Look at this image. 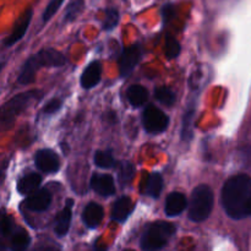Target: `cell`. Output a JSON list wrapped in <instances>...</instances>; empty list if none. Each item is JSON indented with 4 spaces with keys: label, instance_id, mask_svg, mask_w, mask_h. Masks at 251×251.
<instances>
[{
    "label": "cell",
    "instance_id": "3957f363",
    "mask_svg": "<svg viewBox=\"0 0 251 251\" xmlns=\"http://www.w3.org/2000/svg\"><path fill=\"white\" fill-rule=\"evenodd\" d=\"M39 91H27L15 96L0 107V131H6L14 126L16 118L27 109L32 103L41 98Z\"/></svg>",
    "mask_w": 251,
    "mask_h": 251
},
{
    "label": "cell",
    "instance_id": "d4e9b609",
    "mask_svg": "<svg viewBox=\"0 0 251 251\" xmlns=\"http://www.w3.org/2000/svg\"><path fill=\"white\" fill-rule=\"evenodd\" d=\"M135 168L131 163L129 162H123L120 163L119 168H118V178H119V181L122 185H125V184L130 183L134 176Z\"/></svg>",
    "mask_w": 251,
    "mask_h": 251
},
{
    "label": "cell",
    "instance_id": "9a60e30c",
    "mask_svg": "<svg viewBox=\"0 0 251 251\" xmlns=\"http://www.w3.org/2000/svg\"><path fill=\"white\" fill-rule=\"evenodd\" d=\"M188 201L184 194L181 193H171L166 200V215L168 217H176L179 216L186 208Z\"/></svg>",
    "mask_w": 251,
    "mask_h": 251
},
{
    "label": "cell",
    "instance_id": "2e32d148",
    "mask_svg": "<svg viewBox=\"0 0 251 251\" xmlns=\"http://www.w3.org/2000/svg\"><path fill=\"white\" fill-rule=\"evenodd\" d=\"M74 201L71 199L66 200L65 206L61 210V212L59 213L58 218L55 221V227H54V232L59 237H64L66 233L69 232V228H70L71 223V210H73Z\"/></svg>",
    "mask_w": 251,
    "mask_h": 251
},
{
    "label": "cell",
    "instance_id": "4dcf8cb0",
    "mask_svg": "<svg viewBox=\"0 0 251 251\" xmlns=\"http://www.w3.org/2000/svg\"><path fill=\"white\" fill-rule=\"evenodd\" d=\"M172 14H173V6L172 5H167V6L163 7V17L166 21L171 19Z\"/></svg>",
    "mask_w": 251,
    "mask_h": 251
},
{
    "label": "cell",
    "instance_id": "277c9868",
    "mask_svg": "<svg viewBox=\"0 0 251 251\" xmlns=\"http://www.w3.org/2000/svg\"><path fill=\"white\" fill-rule=\"evenodd\" d=\"M176 228L173 223L158 221L146 227L141 237V249L144 251H159L163 249L176 233Z\"/></svg>",
    "mask_w": 251,
    "mask_h": 251
},
{
    "label": "cell",
    "instance_id": "ffe728a7",
    "mask_svg": "<svg viewBox=\"0 0 251 251\" xmlns=\"http://www.w3.org/2000/svg\"><path fill=\"white\" fill-rule=\"evenodd\" d=\"M194 119H195V107L191 105L183 115V126H181V139L190 142L194 136Z\"/></svg>",
    "mask_w": 251,
    "mask_h": 251
},
{
    "label": "cell",
    "instance_id": "7c38bea8",
    "mask_svg": "<svg viewBox=\"0 0 251 251\" xmlns=\"http://www.w3.org/2000/svg\"><path fill=\"white\" fill-rule=\"evenodd\" d=\"M91 188L100 196H112L115 193L114 179L109 174H95L91 179Z\"/></svg>",
    "mask_w": 251,
    "mask_h": 251
},
{
    "label": "cell",
    "instance_id": "603a6c76",
    "mask_svg": "<svg viewBox=\"0 0 251 251\" xmlns=\"http://www.w3.org/2000/svg\"><path fill=\"white\" fill-rule=\"evenodd\" d=\"M83 6H85V1L83 0H71L69 2L68 7L65 10V15H64V21L65 22H73L78 17V15L82 12Z\"/></svg>",
    "mask_w": 251,
    "mask_h": 251
},
{
    "label": "cell",
    "instance_id": "ac0fdd59",
    "mask_svg": "<svg viewBox=\"0 0 251 251\" xmlns=\"http://www.w3.org/2000/svg\"><path fill=\"white\" fill-rule=\"evenodd\" d=\"M162 189H163V178H162V176L158 173H152L147 176L141 191L144 195L157 199L161 195Z\"/></svg>",
    "mask_w": 251,
    "mask_h": 251
},
{
    "label": "cell",
    "instance_id": "8fae6325",
    "mask_svg": "<svg viewBox=\"0 0 251 251\" xmlns=\"http://www.w3.org/2000/svg\"><path fill=\"white\" fill-rule=\"evenodd\" d=\"M51 202V195L47 189H38L27 198L26 207L33 212H43Z\"/></svg>",
    "mask_w": 251,
    "mask_h": 251
},
{
    "label": "cell",
    "instance_id": "7a4b0ae2",
    "mask_svg": "<svg viewBox=\"0 0 251 251\" xmlns=\"http://www.w3.org/2000/svg\"><path fill=\"white\" fill-rule=\"evenodd\" d=\"M65 61V56L60 51L51 48L42 49L38 53L27 59L26 63L22 66L17 81L20 85H29L34 81L37 71L41 68H50V66L58 68V66H63Z\"/></svg>",
    "mask_w": 251,
    "mask_h": 251
},
{
    "label": "cell",
    "instance_id": "6da1fadb",
    "mask_svg": "<svg viewBox=\"0 0 251 251\" xmlns=\"http://www.w3.org/2000/svg\"><path fill=\"white\" fill-rule=\"evenodd\" d=\"M251 200V178L238 174L226 181L222 189V205L226 213L233 220L248 217V206Z\"/></svg>",
    "mask_w": 251,
    "mask_h": 251
},
{
    "label": "cell",
    "instance_id": "9c48e42d",
    "mask_svg": "<svg viewBox=\"0 0 251 251\" xmlns=\"http://www.w3.org/2000/svg\"><path fill=\"white\" fill-rule=\"evenodd\" d=\"M34 163L37 168L44 173H55L60 168V162L55 152L51 150H39L34 154Z\"/></svg>",
    "mask_w": 251,
    "mask_h": 251
},
{
    "label": "cell",
    "instance_id": "30bf717a",
    "mask_svg": "<svg viewBox=\"0 0 251 251\" xmlns=\"http://www.w3.org/2000/svg\"><path fill=\"white\" fill-rule=\"evenodd\" d=\"M32 15H33V11L32 9H27L24 14L20 16V19L17 20V22L15 24L14 29L10 33V36L5 39V46L11 47L14 46L15 43L20 41V39L24 38V36L26 34L27 29H28L29 24H31Z\"/></svg>",
    "mask_w": 251,
    "mask_h": 251
},
{
    "label": "cell",
    "instance_id": "e575fe53",
    "mask_svg": "<svg viewBox=\"0 0 251 251\" xmlns=\"http://www.w3.org/2000/svg\"><path fill=\"white\" fill-rule=\"evenodd\" d=\"M4 66H5L4 61H0V73H1V70L4 69Z\"/></svg>",
    "mask_w": 251,
    "mask_h": 251
},
{
    "label": "cell",
    "instance_id": "d6a6232c",
    "mask_svg": "<svg viewBox=\"0 0 251 251\" xmlns=\"http://www.w3.org/2000/svg\"><path fill=\"white\" fill-rule=\"evenodd\" d=\"M38 251H59V249L54 247H44V248H41Z\"/></svg>",
    "mask_w": 251,
    "mask_h": 251
},
{
    "label": "cell",
    "instance_id": "f1b7e54d",
    "mask_svg": "<svg viewBox=\"0 0 251 251\" xmlns=\"http://www.w3.org/2000/svg\"><path fill=\"white\" fill-rule=\"evenodd\" d=\"M63 2H64V0H50L43 12V22H48L49 20H50L51 17L56 14V11L60 9V6L63 5Z\"/></svg>",
    "mask_w": 251,
    "mask_h": 251
},
{
    "label": "cell",
    "instance_id": "83f0119b",
    "mask_svg": "<svg viewBox=\"0 0 251 251\" xmlns=\"http://www.w3.org/2000/svg\"><path fill=\"white\" fill-rule=\"evenodd\" d=\"M119 12L117 9H107L104 12V21H103V28L105 31H112L114 27H117L118 22H119Z\"/></svg>",
    "mask_w": 251,
    "mask_h": 251
},
{
    "label": "cell",
    "instance_id": "5b68a950",
    "mask_svg": "<svg viewBox=\"0 0 251 251\" xmlns=\"http://www.w3.org/2000/svg\"><path fill=\"white\" fill-rule=\"evenodd\" d=\"M213 198L212 189L208 185L196 186L193 191L191 196V202L189 206V218L194 222H203L207 220L208 216L211 215L213 208Z\"/></svg>",
    "mask_w": 251,
    "mask_h": 251
},
{
    "label": "cell",
    "instance_id": "d6986e66",
    "mask_svg": "<svg viewBox=\"0 0 251 251\" xmlns=\"http://www.w3.org/2000/svg\"><path fill=\"white\" fill-rule=\"evenodd\" d=\"M42 176L38 173H29L17 181V191L21 195H31L39 189Z\"/></svg>",
    "mask_w": 251,
    "mask_h": 251
},
{
    "label": "cell",
    "instance_id": "f546056e",
    "mask_svg": "<svg viewBox=\"0 0 251 251\" xmlns=\"http://www.w3.org/2000/svg\"><path fill=\"white\" fill-rule=\"evenodd\" d=\"M60 107H61V100L54 98V100H49V102L47 103L46 107H44L43 109V113H46V114H53V113L58 112V110L60 109Z\"/></svg>",
    "mask_w": 251,
    "mask_h": 251
},
{
    "label": "cell",
    "instance_id": "52a82bcc",
    "mask_svg": "<svg viewBox=\"0 0 251 251\" xmlns=\"http://www.w3.org/2000/svg\"><path fill=\"white\" fill-rule=\"evenodd\" d=\"M17 225L14 218L4 210H0V251L11 250L12 239H14L15 230Z\"/></svg>",
    "mask_w": 251,
    "mask_h": 251
},
{
    "label": "cell",
    "instance_id": "44dd1931",
    "mask_svg": "<svg viewBox=\"0 0 251 251\" xmlns=\"http://www.w3.org/2000/svg\"><path fill=\"white\" fill-rule=\"evenodd\" d=\"M126 95H127V100H129L130 104H131L132 107H136V108L144 105L145 102L147 100V97H149V92H147L146 88L141 85L130 86Z\"/></svg>",
    "mask_w": 251,
    "mask_h": 251
},
{
    "label": "cell",
    "instance_id": "5bb4252c",
    "mask_svg": "<svg viewBox=\"0 0 251 251\" xmlns=\"http://www.w3.org/2000/svg\"><path fill=\"white\" fill-rule=\"evenodd\" d=\"M103 215H104V211L100 203L90 202L83 210L82 221L88 228L93 229V228H97L102 222Z\"/></svg>",
    "mask_w": 251,
    "mask_h": 251
},
{
    "label": "cell",
    "instance_id": "1f68e13d",
    "mask_svg": "<svg viewBox=\"0 0 251 251\" xmlns=\"http://www.w3.org/2000/svg\"><path fill=\"white\" fill-rule=\"evenodd\" d=\"M92 251H107V248L104 247V245H100V244H95V247H93Z\"/></svg>",
    "mask_w": 251,
    "mask_h": 251
},
{
    "label": "cell",
    "instance_id": "4316f807",
    "mask_svg": "<svg viewBox=\"0 0 251 251\" xmlns=\"http://www.w3.org/2000/svg\"><path fill=\"white\" fill-rule=\"evenodd\" d=\"M166 48H164V53L168 59H174L180 54V44L176 41L174 37H172L171 34H168L166 38Z\"/></svg>",
    "mask_w": 251,
    "mask_h": 251
},
{
    "label": "cell",
    "instance_id": "836d02e7",
    "mask_svg": "<svg viewBox=\"0 0 251 251\" xmlns=\"http://www.w3.org/2000/svg\"><path fill=\"white\" fill-rule=\"evenodd\" d=\"M249 216H251V200L249 202V206H248V217H249Z\"/></svg>",
    "mask_w": 251,
    "mask_h": 251
},
{
    "label": "cell",
    "instance_id": "cb8c5ba5",
    "mask_svg": "<svg viewBox=\"0 0 251 251\" xmlns=\"http://www.w3.org/2000/svg\"><path fill=\"white\" fill-rule=\"evenodd\" d=\"M154 97L162 104L172 107L176 103V93L168 87H157L154 91Z\"/></svg>",
    "mask_w": 251,
    "mask_h": 251
},
{
    "label": "cell",
    "instance_id": "ba28073f",
    "mask_svg": "<svg viewBox=\"0 0 251 251\" xmlns=\"http://www.w3.org/2000/svg\"><path fill=\"white\" fill-rule=\"evenodd\" d=\"M141 56L142 49L141 47L137 46V44H134V46H130L127 47V48H125L119 59L120 75H122L123 77L129 76L130 74L132 73V70L135 69V66L139 64Z\"/></svg>",
    "mask_w": 251,
    "mask_h": 251
},
{
    "label": "cell",
    "instance_id": "7402d4cb",
    "mask_svg": "<svg viewBox=\"0 0 251 251\" xmlns=\"http://www.w3.org/2000/svg\"><path fill=\"white\" fill-rule=\"evenodd\" d=\"M29 243H31V238H29L28 233L22 227L17 226L16 230H15L14 239H12L11 250L10 251H26Z\"/></svg>",
    "mask_w": 251,
    "mask_h": 251
},
{
    "label": "cell",
    "instance_id": "4fadbf2b",
    "mask_svg": "<svg viewBox=\"0 0 251 251\" xmlns=\"http://www.w3.org/2000/svg\"><path fill=\"white\" fill-rule=\"evenodd\" d=\"M134 211V202L127 196L118 199L112 207V218L115 222L123 223L129 218L131 212Z\"/></svg>",
    "mask_w": 251,
    "mask_h": 251
},
{
    "label": "cell",
    "instance_id": "e0dca14e",
    "mask_svg": "<svg viewBox=\"0 0 251 251\" xmlns=\"http://www.w3.org/2000/svg\"><path fill=\"white\" fill-rule=\"evenodd\" d=\"M100 74H102V65L100 61H93L87 68L83 70L81 75V86L86 90L95 87L100 80Z\"/></svg>",
    "mask_w": 251,
    "mask_h": 251
},
{
    "label": "cell",
    "instance_id": "484cf974",
    "mask_svg": "<svg viewBox=\"0 0 251 251\" xmlns=\"http://www.w3.org/2000/svg\"><path fill=\"white\" fill-rule=\"evenodd\" d=\"M95 163L100 168H112L115 164L114 158L109 151H97L95 154Z\"/></svg>",
    "mask_w": 251,
    "mask_h": 251
},
{
    "label": "cell",
    "instance_id": "8992f818",
    "mask_svg": "<svg viewBox=\"0 0 251 251\" xmlns=\"http://www.w3.org/2000/svg\"><path fill=\"white\" fill-rule=\"evenodd\" d=\"M142 124L145 130L150 134H161L168 127L169 118L159 108L149 105L142 114Z\"/></svg>",
    "mask_w": 251,
    "mask_h": 251
}]
</instances>
